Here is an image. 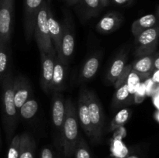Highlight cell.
<instances>
[{"label":"cell","instance_id":"obj_10","mask_svg":"<svg viewBox=\"0 0 159 158\" xmlns=\"http://www.w3.org/2000/svg\"><path fill=\"white\" fill-rule=\"evenodd\" d=\"M12 91L15 105L19 111L20 107L30 98L32 94L30 84L28 79L23 75H19L13 78Z\"/></svg>","mask_w":159,"mask_h":158},{"label":"cell","instance_id":"obj_17","mask_svg":"<svg viewBox=\"0 0 159 158\" xmlns=\"http://www.w3.org/2000/svg\"><path fill=\"white\" fill-rule=\"evenodd\" d=\"M127 62V54L125 53L120 54L110 67L108 72H107V78L110 83L114 85L116 81L120 78L121 74L124 72Z\"/></svg>","mask_w":159,"mask_h":158},{"label":"cell","instance_id":"obj_19","mask_svg":"<svg viewBox=\"0 0 159 158\" xmlns=\"http://www.w3.org/2000/svg\"><path fill=\"white\" fill-rule=\"evenodd\" d=\"M157 15L155 14H147L135 20L131 26V32L134 37L145 29L156 26Z\"/></svg>","mask_w":159,"mask_h":158},{"label":"cell","instance_id":"obj_16","mask_svg":"<svg viewBox=\"0 0 159 158\" xmlns=\"http://www.w3.org/2000/svg\"><path fill=\"white\" fill-rule=\"evenodd\" d=\"M65 72H66V65L59 59L56 55L54 57V68L53 73L52 81H51V91L54 92H61L65 87Z\"/></svg>","mask_w":159,"mask_h":158},{"label":"cell","instance_id":"obj_2","mask_svg":"<svg viewBox=\"0 0 159 158\" xmlns=\"http://www.w3.org/2000/svg\"><path fill=\"white\" fill-rule=\"evenodd\" d=\"M79 120L76 107L71 99L65 101V113L61 133L60 146L65 157H71L79 139Z\"/></svg>","mask_w":159,"mask_h":158},{"label":"cell","instance_id":"obj_31","mask_svg":"<svg viewBox=\"0 0 159 158\" xmlns=\"http://www.w3.org/2000/svg\"><path fill=\"white\" fill-rule=\"evenodd\" d=\"M154 69H155V70H159L158 53H156V54H155V59H154Z\"/></svg>","mask_w":159,"mask_h":158},{"label":"cell","instance_id":"obj_3","mask_svg":"<svg viewBox=\"0 0 159 158\" xmlns=\"http://www.w3.org/2000/svg\"><path fill=\"white\" fill-rule=\"evenodd\" d=\"M49 1H43L37 12L34 29V39L36 40L40 52L56 56L48 27V9Z\"/></svg>","mask_w":159,"mask_h":158},{"label":"cell","instance_id":"obj_7","mask_svg":"<svg viewBox=\"0 0 159 158\" xmlns=\"http://www.w3.org/2000/svg\"><path fill=\"white\" fill-rule=\"evenodd\" d=\"M62 26L61 42L60 54L57 57L65 64H68L75 50V34L72 25L68 20H65Z\"/></svg>","mask_w":159,"mask_h":158},{"label":"cell","instance_id":"obj_22","mask_svg":"<svg viewBox=\"0 0 159 158\" xmlns=\"http://www.w3.org/2000/svg\"><path fill=\"white\" fill-rule=\"evenodd\" d=\"M79 2L81 3L83 15L86 19L98 15L102 9L100 0H79Z\"/></svg>","mask_w":159,"mask_h":158},{"label":"cell","instance_id":"obj_35","mask_svg":"<svg viewBox=\"0 0 159 158\" xmlns=\"http://www.w3.org/2000/svg\"><path fill=\"white\" fill-rule=\"evenodd\" d=\"M126 158H140V157H139V156H136V155H131V156H127V157H126Z\"/></svg>","mask_w":159,"mask_h":158},{"label":"cell","instance_id":"obj_33","mask_svg":"<svg viewBox=\"0 0 159 158\" xmlns=\"http://www.w3.org/2000/svg\"><path fill=\"white\" fill-rule=\"evenodd\" d=\"M101 5H102V7H107L110 2V0H100Z\"/></svg>","mask_w":159,"mask_h":158},{"label":"cell","instance_id":"obj_1","mask_svg":"<svg viewBox=\"0 0 159 158\" xmlns=\"http://www.w3.org/2000/svg\"><path fill=\"white\" fill-rule=\"evenodd\" d=\"M13 78L9 70L2 81V119L8 141L13 137L18 122V109L14 102L12 84Z\"/></svg>","mask_w":159,"mask_h":158},{"label":"cell","instance_id":"obj_20","mask_svg":"<svg viewBox=\"0 0 159 158\" xmlns=\"http://www.w3.org/2000/svg\"><path fill=\"white\" fill-rule=\"evenodd\" d=\"M35 147V141L30 135L28 133L20 135L19 158H34Z\"/></svg>","mask_w":159,"mask_h":158},{"label":"cell","instance_id":"obj_21","mask_svg":"<svg viewBox=\"0 0 159 158\" xmlns=\"http://www.w3.org/2000/svg\"><path fill=\"white\" fill-rule=\"evenodd\" d=\"M10 60L9 43L0 41V84L7 74Z\"/></svg>","mask_w":159,"mask_h":158},{"label":"cell","instance_id":"obj_36","mask_svg":"<svg viewBox=\"0 0 159 158\" xmlns=\"http://www.w3.org/2000/svg\"><path fill=\"white\" fill-rule=\"evenodd\" d=\"M0 143H1V136H0Z\"/></svg>","mask_w":159,"mask_h":158},{"label":"cell","instance_id":"obj_6","mask_svg":"<svg viewBox=\"0 0 159 158\" xmlns=\"http://www.w3.org/2000/svg\"><path fill=\"white\" fill-rule=\"evenodd\" d=\"M14 2L0 0V41L10 43L13 32Z\"/></svg>","mask_w":159,"mask_h":158},{"label":"cell","instance_id":"obj_15","mask_svg":"<svg viewBox=\"0 0 159 158\" xmlns=\"http://www.w3.org/2000/svg\"><path fill=\"white\" fill-rule=\"evenodd\" d=\"M156 53L141 56L138 57L136 60L132 62L131 69L135 74H138L140 76L144 77H149L153 72L154 69V59Z\"/></svg>","mask_w":159,"mask_h":158},{"label":"cell","instance_id":"obj_23","mask_svg":"<svg viewBox=\"0 0 159 158\" xmlns=\"http://www.w3.org/2000/svg\"><path fill=\"white\" fill-rule=\"evenodd\" d=\"M38 111V103L37 100L30 98L19 109L20 116L23 119L29 120L34 118Z\"/></svg>","mask_w":159,"mask_h":158},{"label":"cell","instance_id":"obj_9","mask_svg":"<svg viewBox=\"0 0 159 158\" xmlns=\"http://www.w3.org/2000/svg\"><path fill=\"white\" fill-rule=\"evenodd\" d=\"M43 1L44 0H25L24 30L28 42L30 41L34 35L36 17Z\"/></svg>","mask_w":159,"mask_h":158},{"label":"cell","instance_id":"obj_11","mask_svg":"<svg viewBox=\"0 0 159 158\" xmlns=\"http://www.w3.org/2000/svg\"><path fill=\"white\" fill-rule=\"evenodd\" d=\"M41 60V74H40V85L45 92L51 91V81L54 68V57L56 56L50 55L45 53L40 52Z\"/></svg>","mask_w":159,"mask_h":158},{"label":"cell","instance_id":"obj_18","mask_svg":"<svg viewBox=\"0 0 159 158\" xmlns=\"http://www.w3.org/2000/svg\"><path fill=\"white\" fill-rule=\"evenodd\" d=\"M101 54H96L87 59L81 70L80 78L82 81L91 80L94 77L99 70L100 64Z\"/></svg>","mask_w":159,"mask_h":158},{"label":"cell","instance_id":"obj_12","mask_svg":"<svg viewBox=\"0 0 159 158\" xmlns=\"http://www.w3.org/2000/svg\"><path fill=\"white\" fill-rule=\"evenodd\" d=\"M65 113V102L64 97L61 92L53 93L52 103H51V117L52 123L56 131L61 133V128L63 125L64 118ZM61 143V138H60Z\"/></svg>","mask_w":159,"mask_h":158},{"label":"cell","instance_id":"obj_8","mask_svg":"<svg viewBox=\"0 0 159 158\" xmlns=\"http://www.w3.org/2000/svg\"><path fill=\"white\" fill-rule=\"evenodd\" d=\"M76 111H77L78 120H79L82 129L84 130L85 135L88 136L89 139L92 142H94L93 129V125H92L91 119H90L88 105H87L86 89L82 90L80 94H79Z\"/></svg>","mask_w":159,"mask_h":158},{"label":"cell","instance_id":"obj_13","mask_svg":"<svg viewBox=\"0 0 159 158\" xmlns=\"http://www.w3.org/2000/svg\"><path fill=\"white\" fill-rule=\"evenodd\" d=\"M123 21L124 17L119 12H108L98 22L96 29L101 33H110L116 31L121 26Z\"/></svg>","mask_w":159,"mask_h":158},{"label":"cell","instance_id":"obj_28","mask_svg":"<svg viewBox=\"0 0 159 158\" xmlns=\"http://www.w3.org/2000/svg\"><path fill=\"white\" fill-rule=\"evenodd\" d=\"M40 158H54L53 152L48 147H44L40 153Z\"/></svg>","mask_w":159,"mask_h":158},{"label":"cell","instance_id":"obj_4","mask_svg":"<svg viewBox=\"0 0 159 158\" xmlns=\"http://www.w3.org/2000/svg\"><path fill=\"white\" fill-rule=\"evenodd\" d=\"M86 94L87 105H88L90 119L93 129V136H94L93 143H98L101 141L103 134L104 121H105L103 108L94 91L86 90Z\"/></svg>","mask_w":159,"mask_h":158},{"label":"cell","instance_id":"obj_32","mask_svg":"<svg viewBox=\"0 0 159 158\" xmlns=\"http://www.w3.org/2000/svg\"><path fill=\"white\" fill-rule=\"evenodd\" d=\"M153 118L155 119L157 122H159V110H155V113L153 114Z\"/></svg>","mask_w":159,"mask_h":158},{"label":"cell","instance_id":"obj_34","mask_svg":"<svg viewBox=\"0 0 159 158\" xmlns=\"http://www.w3.org/2000/svg\"><path fill=\"white\" fill-rule=\"evenodd\" d=\"M69 5H75L79 2V0H65Z\"/></svg>","mask_w":159,"mask_h":158},{"label":"cell","instance_id":"obj_29","mask_svg":"<svg viewBox=\"0 0 159 158\" xmlns=\"http://www.w3.org/2000/svg\"><path fill=\"white\" fill-rule=\"evenodd\" d=\"M113 3L120 6H128L134 2V0H112Z\"/></svg>","mask_w":159,"mask_h":158},{"label":"cell","instance_id":"obj_26","mask_svg":"<svg viewBox=\"0 0 159 158\" xmlns=\"http://www.w3.org/2000/svg\"><path fill=\"white\" fill-rule=\"evenodd\" d=\"M20 135H14L11 139L8 150L7 158H19L20 157Z\"/></svg>","mask_w":159,"mask_h":158},{"label":"cell","instance_id":"obj_5","mask_svg":"<svg viewBox=\"0 0 159 158\" xmlns=\"http://www.w3.org/2000/svg\"><path fill=\"white\" fill-rule=\"evenodd\" d=\"M135 37L134 55L137 57L155 53L158 45V26H153L140 33Z\"/></svg>","mask_w":159,"mask_h":158},{"label":"cell","instance_id":"obj_14","mask_svg":"<svg viewBox=\"0 0 159 158\" xmlns=\"http://www.w3.org/2000/svg\"><path fill=\"white\" fill-rule=\"evenodd\" d=\"M48 27L50 37H51V41H52L53 46H54V50L57 54V56H58L60 54L61 50L62 26L61 24L54 17L50 6L48 9Z\"/></svg>","mask_w":159,"mask_h":158},{"label":"cell","instance_id":"obj_24","mask_svg":"<svg viewBox=\"0 0 159 158\" xmlns=\"http://www.w3.org/2000/svg\"><path fill=\"white\" fill-rule=\"evenodd\" d=\"M131 109L127 108H122L120 111L118 112L113 120L111 121V123L110 125V130L113 131V130H115L116 129L124 125L129 120L131 116Z\"/></svg>","mask_w":159,"mask_h":158},{"label":"cell","instance_id":"obj_27","mask_svg":"<svg viewBox=\"0 0 159 158\" xmlns=\"http://www.w3.org/2000/svg\"><path fill=\"white\" fill-rule=\"evenodd\" d=\"M158 85L155 86L153 92L152 94V99L153 105L155 106V109L159 110V94H158Z\"/></svg>","mask_w":159,"mask_h":158},{"label":"cell","instance_id":"obj_25","mask_svg":"<svg viewBox=\"0 0 159 158\" xmlns=\"http://www.w3.org/2000/svg\"><path fill=\"white\" fill-rule=\"evenodd\" d=\"M73 155H75V158H92L89 146L82 136H79Z\"/></svg>","mask_w":159,"mask_h":158},{"label":"cell","instance_id":"obj_30","mask_svg":"<svg viewBox=\"0 0 159 158\" xmlns=\"http://www.w3.org/2000/svg\"><path fill=\"white\" fill-rule=\"evenodd\" d=\"M152 74V81L155 85H158L159 83V71L158 70H154Z\"/></svg>","mask_w":159,"mask_h":158}]
</instances>
